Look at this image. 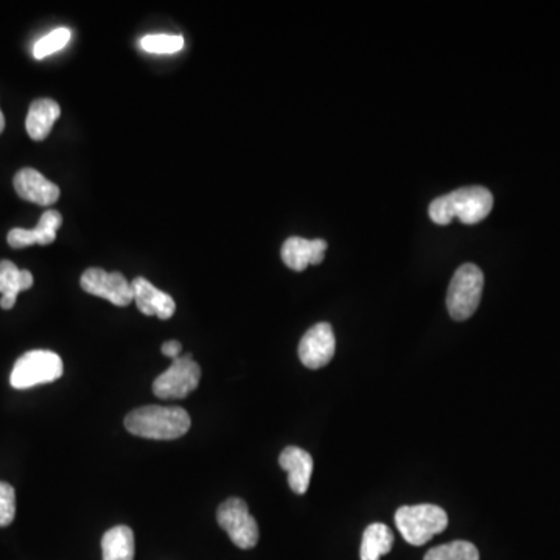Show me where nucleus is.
<instances>
[{
  "label": "nucleus",
  "mask_w": 560,
  "mask_h": 560,
  "mask_svg": "<svg viewBox=\"0 0 560 560\" xmlns=\"http://www.w3.org/2000/svg\"><path fill=\"white\" fill-rule=\"evenodd\" d=\"M192 420L181 406L148 405L131 411L125 419L126 430L134 436L156 441H173L190 430Z\"/></svg>",
  "instance_id": "obj_1"
},
{
  "label": "nucleus",
  "mask_w": 560,
  "mask_h": 560,
  "mask_svg": "<svg viewBox=\"0 0 560 560\" xmlns=\"http://www.w3.org/2000/svg\"><path fill=\"white\" fill-rule=\"evenodd\" d=\"M494 207V196L486 187L469 186L439 196L431 201L428 214L436 224L452 223L458 218L461 223L475 224L483 221Z\"/></svg>",
  "instance_id": "obj_2"
},
{
  "label": "nucleus",
  "mask_w": 560,
  "mask_h": 560,
  "mask_svg": "<svg viewBox=\"0 0 560 560\" xmlns=\"http://www.w3.org/2000/svg\"><path fill=\"white\" fill-rule=\"evenodd\" d=\"M396 526L410 545L422 546L448 526V515L436 504L402 506L396 512Z\"/></svg>",
  "instance_id": "obj_3"
},
{
  "label": "nucleus",
  "mask_w": 560,
  "mask_h": 560,
  "mask_svg": "<svg viewBox=\"0 0 560 560\" xmlns=\"http://www.w3.org/2000/svg\"><path fill=\"white\" fill-rule=\"evenodd\" d=\"M484 274L473 263L459 266L447 290V310L455 321H466L480 305Z\"/></svg>",
  "instance_id": "obj_4"
},
{
  "label": "nucleus",
  "mask_w": 560,
  "mask_h": 560,
  "mask_svg": "<svg viewBox=\"0 0 560 560\" xmlns=\"http://www.w3.org/2000/svg\"><path fill=\"white\" fill-rule=\"evenodd\" d=\"M64 366L60 355L52 350H30L14 363L10 383L14 389L52 383L63 377Z\"/></svg>",
  "instance_id": "obj_5"
},
{
  "label": "nucleus",
  "mask_w": 560,
  "mask_h": 560,
  "mask_svg": "<svg viewBox=\"0 0 560 560\" xmlns=\"http://www.w3.org/2000/svg\"><path fill=\"white\" fill-rule=\"evenodd\" d=\"M200 380V364L193 361L192 355H182L154 380V396L164 400L186 399L198 388Z\"/></svg>",
  "instance_id": "obj_6"
},
{
  "label": "nucleus",
  "mask_w": 560,
  "mask_h": 560,
  "mask_svg": "<svg viewBox=\"0 0 560 560\" xmlns=\"http://www.w3.org/2000/svg\"><path fill=\"white\" fill-rule=\"evenodd\" d=\"M218 525L228 532L229 539L242 550H251L259 542V525L249 514L242 498H229L218 508Z\"/></svg>",
  "instance_id": "obj_7"
},
{
  "label": "nucleus",
  "mask_w": 560,
  "mask_h": 560,
  "mask_svg": "<svg viewBox=\"0 0 560 560\" xmlns=\"http://www.w3.org/2000/svg\"><path fill=\"white\" fill-rule=\"evenodd\" d=\"M81 288L86 293L106 299L117 307H126L134 301L133 287L122 273H108L102 268H89L81 276Z\"/></svg>",
  "instance_id": "obj_8"
},
{
  "label": "nucleus",
  "mask_w": 560,
  "mask_h": 560,
  "mask_svg": "<svg viewBox=\"0 0 560 560\" xmlns=\"http://www.w3.org/2000/svg\"><path fill=\"white\" fill-rule=\"evenodd\" d=\"M335 333L329 322H319L307 330L299 343V358L308 369H321L332 361L335 355Z\"/></svg>",
  "instance_id": "obj_9"
},
{
  "label": "nucleus",
  "mask_w": 560,
  "mask_h": 560,
  "mask_svg": "<svg viewBox=\"0 0 560 560\" xmlns=\"http://www.w3.org/2000/svg\"><path fill=\"white\" fill-rule=\"evenodd\" d=\"M16 193L22 200L35 203L38 206H52L60 200V187L41 175L35 168H22L13 179Z\"/></svg>",
  "instance_id": "obj_10"
},
{
  "label": "nucleus",
  "mask_w": 560,
  "mask_h": 560,
  "mask_svg": "<svg viewBox=\"0 0 560 560\" xmlns=\"http://www.w3.org/2000/svg\"><path fill=\"white\" fill-rule=\"evenodd\" d=\"M63 224V217H61L58 210L49 209L42 214L38 226L33 229H11L8 232V245L14 249L27 248L33 245H50L55 242L56 232Z\"/></svg>",
  "instance_id": "obj_11"
},
{
  "label": "nucleus",
  "mask_w": 560,
  "mask_h": 560,
  "mask_svg": "<svg viewBox=\"0 0 560 560\" xmlns=\"http://www.w3.org/2000/svg\"><path fill=\"white\" fill-rule=\"evenodd\" d=\"M134 301L140 312L147 316H156L159 319H170L176 312V304L170 294L158 290L144 277H136L131 282Z\"/></svg>",
  "instance_id": "obj_12"
},
{
  "label": "nucleus",
  "mask_w": 560,
  "mask_h": 560,
  "mask_svg": "<svg viewBox=\"0 0 560 560\" xmlns=\"http://www.w3.org/2000/svg\"><path fill=\"white\" fill-rule=\"evenodd\" d=\"M326 249V240L290 237L282 246L280 256L290 270L301 273L308 265H319L324 260Z\"/></svg>",
  "instance_id": "obj_13"
},
{
  "label": "nucleus",
  "mask_w": 560,
  "mask_h": 560,
  "mask_svg": "<svg viewBox=\"0 0 560 560\" xmlns=\"http://www.w3.org/2000/svg\"><path fill=\"white\" fill-rule=\"evenodd\" d=\"M279 464L288 473V484L294 494L304 495L312 480L313 458L310 453L291 445L280 453Z\"/></svg>",
  "instance_id": "obj_14"
},
{
  "label": "nucleus",
  "mask_w": 560,
  "mask_h": 560,
  "mask_svg": "<svg viewBox=\"0 0 560 560\" xmlns=\"http://www.w3.org/2000/svg\"><path fill=\"white\" fill-rule=\"evenodd\" d=\"M61 108L52 98H38L28 109L25 128L28 136L36 142L49 137L56 120L60 119Z\"/></svg>",
  "instance_id": "obj_15"
},
{
  "label": "nucleus",
  "mask_w": 560,
  "mask_h": 560,
  "mask_svg": "<svg viewBox=\"0 0 560 560\" xmlns=\"http://www.w3.org/2000/svg\"><path fill=\"white\" fill-rule=\"evenodd\" d=\"M33 274L27 270H19L10 260H0V307L11 310L16 304L21 291L32 288Z\"/></svg>",
  "instance_id": "obj_16"
},
{
  "label": "nucleus",
  "mask_w": 560,
  "mask_h": 560,
  "mask_svg": "<svg viewBox=\"0 0 560 560\" xmlns=\"http://www.w3.org/2000/svg\"><path fill=\"white\" fill-rule=\"evenodd\" d=\"M392 545H394V534L391 529L383 523H372L364 531L360 559L380 560V557L392 550Z\"/></svg>",
  "instance_id": "obj_17"
},
{
  "label": "nucleus",
  "mask_w": 560,
  "mask_h": 560,
  "mask_svg": "<svg viewBox=\"0 0 560 560\" xmlns=\"http://www.w3.org/2000/svg\"><path fill=\"white\" fill-rule=\"evenodd\" d=\"M103 560H134V534L128 526L106 531L102 539Z\"/></svg>",
  "instance_id": "obj_18"
},
{
  "label": "nucleus",
  "mask_w": 560,
  "mask_h": 560,
  "mask_svg": "<svg viewBox=\"0 0 560 560\" xmlns=\"http://www.w3.org/2000/svg\"><path fill=\"white\" fill-rule=\"evenodd\" d=\"M424 560H480V553L473 543L455 540L428 551Z\"/></svg>",
  "instance_id": "obj_19"
},
{
  "label": "nucleus",
  "mask_w": 560,
  "mask_h": 560,
  "mask_svg": "<svg viewBox=\"0 0 560 560\" xmlns=\"http://www.w3.org/2000/svg\"><path fill=\"white\" fill-rule=\"evenodd\" d=\"M70 38H72V33H70L69 28H56L49 35L36 42L35 47H33V56L36 60H44L47 56L64 49Z\"/></svg>",
  "instance_id": "obj_20"
},
{
  "label": "nucleus",
  "mask_w": 560,
  "mask_h": 560,
  "mask_svg": "<svg viewBox=\"0 0 560 560\" xmlns=\"http://www.w3.org/2000/svg\"><path fill=\"white\" fill-rule=\"evenodd\" d=\"M140 47L148 53L170 55L182 50L184 38L181 35H147L140 39Z\"/></svg>",
  "instance_id": "obj_21"
},
{
  "label": "nucleus",
  "mask_w": 560,
  "mask_h": 560,
  "mask_svg": "<svg viewBox=\"0 0 560 560\" xmlns=\"http://www.w3.org/2000/svg\"><path fill=\"white\" fill-rule=\"evenodd\" d=\"M16 515V492L11 484L0 481V528L10 526Z\"/></svg>",
  "instance_id": "obj_22"
},
{
  "label": "nucleus",
  "mask_w": 560,
  "mask_h": 560,
  "mask_svg": "<svg viewBox=\"0 0 560 560\" xmlns=\"http://www.w3.org/2000/svg\"><path fill=\"white\" fill-rule=\"evenodd\" d=\"M161 350L165 357L176 360V358H179V354H181L182 346L179 341H167V343L162 344Z\"/></svg>",
  "instance_id": "obj_23"
},
{
  "label": "nucleus",
  "mask_w": 560,
  "mask_h": 560,
  "mask_svg": "<svg viewBox=\"0 0 560 560\" xmlns=\"http://www.w3.org/2000/svg\"><path fill=\"white\" fill-rule=\"evenodd\" d=\"M5 130V116H4V112H2V109H0V134H2V131Z\"/></svg>",
  "instance_id": "obj_24"
}]
</instances>
